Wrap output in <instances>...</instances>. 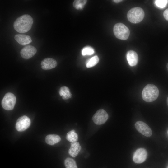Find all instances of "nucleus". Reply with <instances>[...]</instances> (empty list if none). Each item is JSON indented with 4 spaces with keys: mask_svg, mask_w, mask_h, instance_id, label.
Segmentation results:
<instances>
[{
    "mask_svg": "<svg viewBox=\"0 0 168 168\" xmlns=\"http://www.w3.org/2000/svg\"><path fill=\"white\" fill-rule=\"evenodd\" d=\"M33 22V19L31 16L28 14H24L16 20L13 24V27L17 32L24 33L30 29Z\"/></svg>",
    "mask_w": 168,
    "mask_h": 168,
    "instance_id": "obj_1",
    "label": "nucleus"
},
{
    "mask_svg": "<svg viewBox=\"0 0 168 168\" xmlns=\"http://www.w3.org/2000/svg\"><path fill=\"white\" fill-rule=\"evenodd\" d=\"M159 91L155 85L152 84L147 85L142 92V97L145 101L152 102L156 100L158 96Z\"/></svg>",
    "mask_w": 168,
    "mask_h": 168,
    "instance_id": "obj_2",
    "label": "nucleus"
},
{
    "mask_svg": "<svg viewBox=\"0 0 168 168\" xmlns=\"http://www.w3.org/2000/svg\"><path fill=\"white\" fill-rule=\"evenodd\" d=\"M144 16L143 10L138 7L131 8L128 12L127 17L128 20L131 23L136 24L140 22Z\"/></svg>",
    "mask_w": 168,
    "mask_h": 168,
    "instance_id": "obj_3",
    "label": "nucleus"
},
{
    "mask_svg": "<svg viewBox=\"0 0 168 168\" xmlns=\"http://www.w3.org/2000/svg\"><path fill=\"white\" fill-rule=\"evenodd\" d=\"M113 32L116 37L123 40H127L130 34L129 29L125 25L121 23H117L115 25Z\"/></svg>",
    "mask_w": 168,
    "mask_h": 168,
    "instance_id": "obj_4",
    "label": "nucleus"
},
{
    "mask_svg": "<svg viewBox=\"0 0 168 168\" xmlns=\"http://www.w3.org/2000/svg\"><path fill=\"white\" fill-rule=\"evenodd\" d=\"M16 102V97L12 93H7L5 94L2 101V105L3 108L7 110H12Z\"/></svg>",
    "mask_w": 168,
    "mask_h": 168,
    "instance_id": "obj_5",
    "label": "nucleus"
},
{
    "mask_svg": "<svg viewBox=\"0 0 168 168\" xmlns=\"http://www.w3.org/2000/svg\"><path fill=\"white\" fill-rule=\"evenodd\" d=\"M108 118V115L104 109L98 110L92 117L94 122L96 124L100 125L105 123Z\"/></svg>",
    "mask_w": 168,
    "mask_h": 168,
    "instance_id": "obj_6",
    "label": "nucleus"
},
{
    "mask_svg": "<svg viewBox=\"0 0 168 168\" xmlns=\"http://www.w3.org/2000/svg\"><path fill=\"white\" fill-rule=\"evenodd\" d=\"M30 124V119L26 116H22L17 120L16 124V128L18 131H23L29 127Z\"/></svg>",
    "mask_w": 168,
    "mask_h": 168,
    "instance_id": "obj_7",
    "label": "nucleus"
},
{
    "mask_svg": "<svg viewBox=\"0 0 168 168\" xmlns=\"http://www.w3.org/2000/svg\"><path fill=\"white\" fill-rule=\"evenodd\" d=\"M136 129L141 133L147 137L151 136L152 131L149 126L145 123L142 121H138L135 124Z\"/></svg>",
    "mask_w": 168,
    "mask_h": 168,
    "instance_id": "obj_8",
    "label": "nucleus"
},
{
    "mask_svg": "<svg viewBox=\"0 0 168 168\" xmlns=\"http://www.w3.org/2000/svg\"><path fill=\"white\" fill-rule=\"evenodd\" d=\"M147 152L144 148L137 149L134 152L133 160L136 163H141L144 162L147 156Z\"/></svg>",
    "mask_w": 168,
    "mask_h": 168,
    "instance_id": "obj_9",
    "label": "nucleus"
},
{
    "mask_svg": "<svg viewBox=\"0 0 168 168\" xmlns=\"http://www.w3.org/2000/svg\"><path fill=\"white\" fill-rule=\"evenodd\" d=\"M36 52V49L35 47L28 45L22 49L20 51V54L23 58L29 59L34 56Z\"/></svg>",
    "mask_w": 168,
    "mask_h": 168,
    "instance_id": "obj_10",
    "label": "nucleus"
},
{
    "mask_svg": "<svg viewBox=\"0 0 168 168\" xmlns=\"http://www.w3.org/2000/svg\"><path fill=\"white\" fill-rule=\"evenodd\" d=\"M41 64L43 69L49 70L55 67L57 65V62L54 59L46 58L42 61Z\"/></svg>",
    "mask_w": 168,
    "mask_h": 168,
    "instance_id": "obj_11",
    "label": "nucleus"
},
{
    "mask_svg": "<svg viewBox=\"0 0 168 168\" xmlns=\"http://www.w3.org/2000/svg\"><path fill=\"white\" fill-rule=\"evenodd\" d=\"M126 58L129 65L131 66H135L138 62V55L136 52L133 50H129L127 52Z\"/></svg>",
    "mask_w": 168,
    "mask_h": 168,
    "instance_id": "obj_12",
    "label": "nucleus"
},
{
    "mask_svg": "<svg viewBox=\"0 0 168 168\" xmlns=\"http://www.w3.org/2000/svg\"><path fill=\"white\" fill-rule=\"evenodd\" d=\"M14 39L16 41L22 45L28 44L32 41L30 36L23 34H16L15 36Z\"/></svg>",
    "mask_w": 168,
    "mask_h": 168,
    "instance_id": "obj_13",
    "label": "nucleus"
},
{
    "mask_svg": "<svg viewBox=\"0 0 168 168\" xmlns=\"http://www.w3.org/2000/svg\"><path fill=\"white\" fill-rule=\"evenodd\" d=\"M81 149L79 143L77 142H73L71 143V146L68 151L69 154L73 157L76 156Z\"/></svg>",
    "mask_w": 168,
    "mask_h": 168,
    "instance_id": "obj_14",
    "label": "nucleus"
},
{
    "mask_svg": "<svg viewBox=\"0 0 168 168\" xmlns=\"http://www.w3.org/2000/svg\"><path fill=\"white\" fill-rule=\"evenodd\" d=\"M45 141L48 144L53 145L59 142L61 138L58 135L49 134L47 135L45 138Z\"/></svg>",
    "mask_w": 168,
    "mask_h": 168,
    "instance_id": "obj_15",
    "label": "nucleus"
},
{
    "mask_svg": "<svg viewBox=\"0 0 168 168\" xmlns=\"http://www.w3.org/2000/svg\"><path fill=\"white\" fill-rule=\"evenodd\" d=\"M59 94L64 100L68 99L72 97L69 88L66 86H62L60 88Z\"/></svg>",
    "mask_w": 168,
    "mask_h": 168,
    "instance_id": "obj_16",
    "label": "nucleus"
},
{
    "mask_svg": "<svg viewBox=\"0 0 168 168\" xmlns=\"http://www.w3.org/2000/svg\"><path fill=\"white\" fill-rule=\"evenodd\" d=\"M66 138L71 142H77L78 140V135L74 130H72L67 133Z\"/></svg>",
    "mask_w": 168,
    "mask_h": 168,
    "instance_id": "obj_17",
    "label": "nucleus"
},
{
    "mask_svg": "<svg viewBox=\"0 0 168 168\" xmlns=\"http://www.w3.org/2000/svg\"><path fill=\"white\" fill-rule=\"evenodd\" d=\"M66 168H77L75 161L70 158H66L64 161Z\"/></svg>",
    "mask_w": 168,
    "mask_h": 168,
    "instance_id": "obj_18",
    "label": "nucleus"
},
{
    "mask_svg": "<svg viewBox=\"0 0 168 168\" xmlns=\"http://www.w3.org/2000/svg\"><path fill=\"white\" fill-rule=\"evenodd\" d=\"M99 61L98 57L97 56H95L87 61L86 66L88 68L93 67L97 64Z\"/></svg>",
    "mask_w": 168,
    "mask_h": 168,
    "instance_id": "obj_19",
    "label": "nucleus"
},
{
    "mask_svg": "<svg viewBox=\"0 0 168 168\" xmlns=\"http://www.w3.org/2000/svg\"><path fill=\"white\" fill-rule=\"evenodd\" d=\"M86 2V0H75L73 2V6L77 9H82Z\"/></svg>",
    "mask_w": 168,
    "mask_h": 168,
    "instance_id": "obj_20",
    "label": "nucleus"
},
{
    "mask_svg": "<svg viewBox=\"0 0 168 168\" xmlns=\"http://www.w3.org/2000/svg\"><path fill=\"white\" fill-rule=\"evenodd\" d=\"M94 53V49L90 46L86 47L82 50V53L83 56L86 55H91Z\"/></svg>",
    "mask_w": 168,
    "mask_h": 168,
    "instance_id": "obj_21",
    "label": "nucleus"
},
{
    "mask_svg": "<svg viewBox=\"0 0 168 168\" xmlns=\"http://www.w3.org/2000/svg\"><path fill=\"white\" fill-rule=\"evenodd\" d=\"M168 2V0H156L155 1V3L156 6L160 8H163L165 7Z\"/></svg>",
    "mask_w": 168,
    "mask_h": 168,
    "instance_id": "obj_22",
    "label": "nucleus"
},
{
    "mask_svg": "<svg viewBox=\"0 0 168 168\" xmlns=\"http://www.w3.org/2000/svg\"><path fill=\"white\" fill-rule=\"evenodd\" d=\"M163 16L168 21V8L166 9L164 11Z\"/></svg>",
    "mask_w": 168,
    "mask_h": 168,
    "instance_id": "obj_23",
    "label": "nucleus"
},
{
    "mask_svg": "<svg viewBox=\"0 0 168 168\" xmlns=\"http://www.w3.org/2000/svg\"><path fill=\"white\" fill-rule=\"evenodd\" d=\"M113 1L115 3H118L122 1L121 0H114Z\"/></svg>",
    "mask_w": 168,
    "mask_h": 168,
    "instance_id": "obj_24",
    "label": "nucleus"
},
{
    "mask_svg": "<svg viewBox=\"0 0 168 168\" xmlns=\"http://www.w3.org/2000/svg\"><path fill=\"white\" fill-rule=\"evenodd\" d=\"M167 104L168 105V97L167 98Z\"/></svg>",
    "mask_w": 168,
    "mask_h": 168,
    "instance_id": "obj_25",
    "label": "nucleus"
},
{
    "mask_svg": "<svg viewBox=\"0 0 168 168\" xmlns=\"http://www.w3.org/2000/svg\"><path fill=\"white\" fill-rule=\"evenodd\" d=\"M166 68H167V69L168 71V63L167 64V65H166Z\"/></svg>",
    "mask_w": 168,
    "mask_h": 168,
    "instance_id": "obj_26",
    "label": "nucleus"
},
{
    "mask_svg": "<svg viewBox=\"0 0 168 168\" xmlns=\"http://www.w3.org/2000/svg\"></svg>",
    "mask_w": 168,
    "mask_h": 168,
    "instance_id": "obj_27",
    "label": "nucleus"
}]
</instances>
